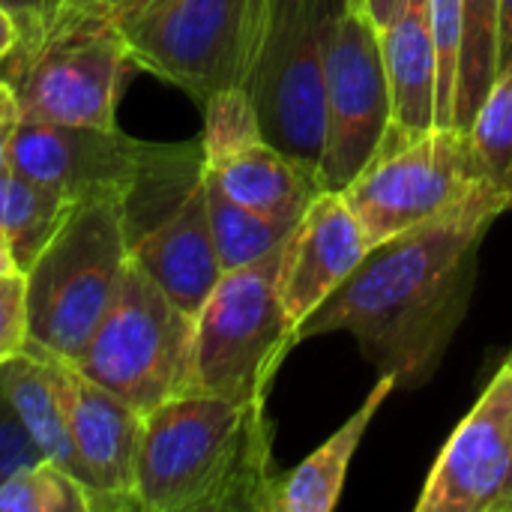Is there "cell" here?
<instances>
[{
  "instance_id": "obj_1",
  "label": "cell",
  "mask_w": 512,
  "mask_h": 512,
  "mask_svg": "<svg viewBox=\"0 0 512 512\" xmlns=\"http://www.w3.org/2000/svg\"><path fill=\"white\" fill-rule=\"evenodd\" d=\"M512 204L486 195L369 249L360 267L300 324L297 339L348 333L399 390L426 387L465 324L480 246Z\"/></svg>"
},
{
  "instance_id": "obj_2",
  "label": "cell",
  "mask_w": 512,
  "mask_h": 512,
  "mask_svg": "<svg viewBox=\"0 0 512 512\" xmlns=\"http://www.w3.org/2000/svg\"><path fill=\"white\" fill-rule=\"evenodd\" d=\"M273 423L267 402L180 393L144 414L135 510L273 512Z\"/></svg>"
},
{
  "instance_id": "obj_3",
  "label": "cell",
  "mask_w": 512,
  "mask_h": 512,
  "mask_svg": "<svg viewBox=\"0 0 512 512\" xmlns=\"http://www.w3.org/2000/svg\"><path fill=\"white\" fill-rule=\"evenodd\" d=\"M126 63L129 45L108 3L57 0L48 21L18 39L0 75L21 105V120L114 129Z\"/></svg>"
},
{
  "instance_id": "obj_4",
  "label": "cell",
  "mask_w": 512,
  "mask_h": 512,
  "mask_svg": "<svg viewBox=\"0 0 512 512\" xmlns=\"http://www.w3.org/2000/svg\"><path fill=\"white\" fill-rule=\"evenodd\" d=\"M129 267L123 207L114 201L69 204L54 234L24 267L27 348L78 363Z\"/></svg>"
},
{
  "instance_id": "obj_5",
  "label": "cell",
  "mask_w": 512,
  "mask_h": 512,
  "mask_svg": "<svg viewBox=\"0 0 512 512\" xmlns=\"http://www.w3.org/2000/svg\"><path fill=\"white\" fill-rule=\"evenodd\" d=\"M348 0H264L243 78L264 138L318 180L324 144V66Z\"/></svg>"
},
{
  "instance_id": "obj_6",
  "label": "cell",
  "mask_w": 512,
  "mask_h": 512,
  "mask_svg": "<svg viewBox=\"0 0 512 512\" xmlns=\"http://www.w3.org/2000/svg\"><path fill=\"white\" fill-rule=\"evenodd\" d=\"M282 249L222 273L195 315L186 393L231 402H267L279 366L291 354L297 327L279 297Z\"/></svg>"
},
{
  "instance_id": "obj_7",
  "label": "cell",
  "mask_w": 512,
  "mask_h": 512,
  "mask_svg": "<svg viewBox=\"0 0 512 512\" xmlns=\"http://www.w3.org/2000/svg\"><path fill=\"white\" fill-rule=\"evenodd\" d=\"M192 333L195 318L129 258L111 309L72 366L144 417L186 393Z\"/></svg>"
},
{
  "instance_id": "obj_8",
  "label": "cell",
  "mask_w": 512,
  "mask_h": 512,
  "mask_svg": "<svg viewBox=\"0 0 512 512\" xmlns=\"http://www.w3.org/2000/svg\"><path fill=\"white\" fill-rule=\"evenodd\" d=\"M342 195L360 219L369 246H378L486 195L504 192L486 177L468 129L435 126L417 141L378 150Z\"/></svg>"
},
{
  "instance_id": "obj_9",
  "label": "cell",
  "mask_w": 512,
  "mask_h": 512,
  "mask_svg": "<svg viewBox=\"0 0 512 512\" xmlns=\"http://www.w3.org/2000/svg\"><path fill=\"white\" fill-rule=\"evenodd\" d=\"M264 0H144L117 12L135 66L204 105L243 87Z\"/></svg>"
},
{
  "instance_id": "obj_10",
  "label": "cell",
  "mask_w": 512,
  "mask_h": 512,
  "mask_svg": "<svg viewBox=\"0 0 512 512\" xmlns=\"http://www.w3.org/2000/svg\"><path fill=\"white\" fill-rule=\"evenodd\" d=\"M390 132V81L381 33L351 3L336 18L324 66V144L318 186L342 192Z\"/></svg>"
},
{
  "instance_id": "obj_11",
  "label": "cell",
  "mask_w": 512,
  "mask_h": 512,
  "mask_svg": "<svg viewBox=\"0 0 512 512\" xmlns=\"http://www.w3.org/2000/svg\"><path fill=\"white\" fill-rule=\"evenodd\" d=\"M168 144H150L123 129L63 126L21 120L9 165L60 195L66 204L114 201L129 204L159 168Z\"/></svg>"
},
{
  "instance_id": "obj_12",
  "label": "cell",
  "mask_w": 512,
  "mask_h": 512,
  "mask_svg": "<svg viewBox=\"0 0 512 512\" xmlns=\"http://www.w3.org/2000/svg\"><path fill=\"white\" fill-rule=\"evenodd\" d=\"M512 471V363L456 426L417 498V512H495Z\"/></svg>"
},
{
  "instance_id": "obj_13",
  "label": "cell",
  "mask_w": 512,
  "mask_h": 512,
  "mask_svg": "<svg viewBox=\"0 0 512 512\" xmlns=\"http://www.w3.org/2000/svg\"><path fill=\"white\" fill-rule=\"evenodd\" d=\"M54 366L66 399L81 480L93 495L96 510H135V462L144 417L81 375L72 363L54 360Z\"/></svg>"
},
{
  "instance_id": "obj_14",
  "label": "cell",
  "mask_w": 512,
  "mask_h": 512,
  "mask_svg": "<svg viewBox=\"0 0 512 512\" xmlns=\"http://www.w3.org/2000/svg\"><path fill=\"white\" fill-rule=\"evenodd\" d=\"M369 249L345 195L321 189L291 231L279 264V297L297 330L360 267Z\"/></svg>"
},
{
  "instance_id": "obj_15",
  "label": "cell",
  "mask_w": 512,
  "mask_h": 512,
  "mask_svg": "<svg viewBox=\"0 0 512 512\" xmlns=\"http://www.w3.org/2000/svg\"><path fill=\"white\" fill-rule=\"evenodd\" d=\"M129 258L186 312L198 315L222 279V264L213 243L207 183L204 177L192 192L147 234L129 246Z\"/></svg>"
},
{
  "instance_id": "obj_16",
  "label": "cell",
  "mask_w": 512,
  "mask_h": 512,
  "mask_svg": "<svg viewBox=\"0 0 512 512\" xmlns=\"http://www.w3.org/2000/svg\"><path fill=\"white\" fill-rule=\"evenodd\" d=\"M378 33L390 81V132L381 144L384 150L417 141L438 126V48L432 3L405 0L402 12Z\"/></svg>"
},
{
  "instance_id": "obj_17",
  "label": "cell",
  "mask_w": 512,
  "mask_h": 512,
  "mask_svg": "<svg viewBox=\"0 0 512 512\" xmlns=\"http://www.w3.org/2000/svg\"><path fill=\"white\" fill-rule=\"evenodd\" d=\"M204 171L237 204L282 222H300L321 192L318 180L267 138L216 162H204Z\"/></svg>"
},
{
  "instance_id": "obj_18",
  "label": "cell",
  "mask_w": 512,
  "mask_h": 512,
  "mask_svg": "<svg viewBox=\"0 0 512 512\" xmlns=\"http://www.w3.org/2000/svg\"><path fill=\"white\" fill-rule=\"evenodd\" d=\"M396 381L390 375H378L375 387L363 399V405L294 471L279 474L273 512H333L339 507L354 453L366 438L381 405L396 393Z\"/></svg>"
},
{
  "instance_id": "obj_19",
  "label": "cell",
  "mask_w": 512,
  "mask_h": 512,
  "mask_svg": "<svg viewBox=\"0 0 512 512\" xmlns=\"http://www.w3.org/2000/svg\"><path fill=\"white\" fill-rule=\"evenodd\" d=\"M0 381H3V390L9 396L18 420L24 423V429L36 441L42 456L48 462L60 465L63 471H69L84 486L81 465H78V456L72 447L66 399L60 390L54 360L45 354L21 351L18 357L6 360L0 366Z\"/></svg>"
},
{
  "instance_id": "obj_20",
  "label": "cell",
  "mask_w": 512,
  "mask_h": 512,
  "mask_svg": "<svg viewBox=\"0 0 512 512\" xmlns=\"http://www.w3.org/2000/svg\"><path fill=\"white\" fill-rule=\"evenodd\" d=\"M69 204L15 165H0V234L24 270L60 225Z\"/></svg>"
},
{
  "instance_id": "obj_21",
  "label": "cell",
  "mask_w": 512,
  "mask_h": 512,
  "mask_svg": "<svg viewBox=\"0 0 512 512\" xmlns=\"http://www.w3.org/2000/svg\"><path fill=\"white\" fill-rule=\"evenodd\" d=\"M204 183H207V210H210L213 243H216L222 273L240 270L246 264H255V261L273 255L276 249H282L288 243L291 231L297 228V222L270 219V216H261V213L237 204L207 177V171H204Z\"/></svg>"
},
{
  "instance_id": "obj_22",
  "label": "cell",
  "mask_w": 512,
  "mask_h": 512,
  "mask_svg": "<svg viewBox=\"0 0 512 512\" xmlns=\"http://www.w3.org/2000/svg\"><path fill=\"white\" fill-rule=\"evenodd\" d=\"M501 0H462V51L456 75L453 126L468 129L498 78Z\"/></svg>"
},
{
  "instance_id": "obj_23",
  "label": "cell",
  "mask_w": 512,
  "mask_h": 512,
  "mask_svg": "<svg viewBox=\"0 0 512 512\" xmlns=\"http://www.w3.org/2000/svg\"><path fill=\"white\" fill-rule=\"evenodd\" d=\"M468 135L486 177L512 204V63L495 78L468 126Z\"/></svg>"
},
{
  "instance_id": "obj_24",
  "label": "cell",
  "mask_w": 512,
  "mask_h": 512,
  "mask_svg": "<svg viewBox=\"0 0 512 512\" xmlns=\"http://www.w3.org/2000/svg\"><path fill=\"white\" fill-rule=\"evenodd\" d=\"M93 495L60 465L42 459L0 486V512H93Z\"/></svg>"
},
{
  "instance_id": "obj_25",
  "label": "cell",
  "mask_w": 512,
  "mask_h": 512,
  "mask_svg": "<svg viewBox=\"0 0 512 512\" xmlns=\"http://www.w3.org/2000/svg\"><path fill=\"white\" fill-rule=\"evenodd\" d=\"M201 108H204V129H201L204 162H216L264 138L258 111L243 87H225L213 93Z\"/></svg>"
},
{
  "instance_id": "obj_26",
  "label": "cell",
  "mask_w": 512,
  "mask_h": 512,
  "mask_svg": "<svg viewBox=\"0 0 512 512\" xmlns=\"http://www.w3.org/2000/svg\"><path fill=\"white\" fill-rule=\"evenodd\" d=\"M438 48V126H453L456 75L462 51V0H429Z\"/></svg>"
},
{
  "instance_id": "obj_27",
  "label": "cell",
  "mask_w": 512,
  "mask_h": 512,
  "mask_svg": "<svg viewBox=\"0 0 512 512\" xmlns=\"http://www.w3.org/2000/svg\"><path fill=\"white\" fill-rule=\"evenodd\" d=\"M27 348V285L24 270L0 276V366Z\"/></svg>"
},
{
  "instance_id": "obj_28",
  "label": "cell",
  "mask_w": 512,
  "mask_h": 512,
  "mask_svg": "<svg viewBox=\"0 0 512 512\" xmlns=\"http://www.w3.org/2000/svg\"><path fill=\"white\" fill-rule=\"evenodd\" d=\"M42 459H45L42 450L36 447V441L18 420V414L3 390V381H0V486L9 477H15L18 471L36 465Z\"/></svg>"
},
{
  "instance_id": "obj_29",
  "label": "cell",
  "mask_w": 512,
  "mask_h": 512,
  "mask_svg": "<svg viewBox=\"0 0 512 512\" xmlns=\"http://www.w3.org/2000/svg\"><path fill=\"white\" fill-rule=\"evenodd\" d=\"M0 6L15 18L18 33L30 36V33H36L48 21V15L54 12L57 0H0Z\"/></svg>"
},
{
  "instance_id": "obj_30",
  "label": "cell",
  "mask_w": 512,
  "mask_h": 512,
  "mask_svg": "<svg viewBox=\"0 0 512 512\" xmlns=\"http://www.w3.org/2000/svg\"><path fill=\"white\" fill-rule=\"evenodd\" d=\"M18 126H21V105H18L9 81L0 75V165L9 162V147H12Z\"/></svg>"
},
{
  "instance_id": "obj_31",
  "label": "cell",
  "mask_w": 512,
  "mask_h": 512,
  "mask_svg": "<svg viewBox=\"0 0 512 512\" xmlns=\"http://www.w3.org/2000/svg\"><path fill=\"white\" fill-rule=\"evenodd\" d=\"M348 3L354 9H360L372 21L375 30H384L402 12V6H405V0H348Z\"/></svg>"
},
{
  "instance_id": "obj_32",
  "label": "cell",
  "mask_w": 512,
  "mask_h": 512,
  "mask_svg": "<svg viewBox=\"0 0 512 512\" xmlns=\"http://www.w3.org/2000/svg\"><path fill=\"white\" fill-rule=\"evenodd\" d=\"M512 63V0H501L498 24V75Z\"/></svg>"
},
{
  "instance_id": "obj_33",
  "label": "cell",
  "mask_w": 512,
  "mask_h": 512,
  "mask_svg": "<svg viewBox=\"0 0 512 512\" xmlns=\"http://www.w3.org/2000/svg\"><path fill=\"white\" fill-rule=\"evenodd\" d=\"M18 39H21V33H18L15 18L0 6V63L12 54V48L18 45Z\"/></svg>"
},
{
  "instance_id": "obj_34",
  "label": "cell",
  "mask_w": 512,
  "mask_h": 512,
  "mask_svg": "<svg viewBox=\"0 0 512 512\" xmlns=\"http://www.w3.org/2000/svg\"><path fill=\"white\" fill-rule=\"evenodd\" d=\"M12 270H21V267H18V261H15V255H12V246H9L6 237L0 234V276H6V273H12Z\"/></svg>"
},
{
  "instance_id": "obj_35",
  "label": "cell",
  "mask_w": 512,
  "mask_h": 512,
  "mask_svg": "<svg viewBox=\"0 0 512 512\" xmlns=\"http://www.w3.org/2000/svg\"><path fill=\"white\" fill-rule=\"evenodd\" d=\"M507 360L512 363V351ZM495 512H512V471H510V480H507V486H504V492H501V498H498V507H495Z\"/></svg>"
},
{
  "instance_id": "obj_36",
  "label": "cell",
  "mask_w": 512,
  "mask_h": 512,
  "mask_svg": "<svg viewBox=\"0 0 512 512\" xmlns=\"http://www.w3.org/2000/svg\"><path fill=\"white\" fill-rule=\"evenodd\" d=\"M102 3H108V6H111V12L117 15V12H126V9H132V6H138V3H144V0H102Z\"/></svg>"
}]
</instances>
